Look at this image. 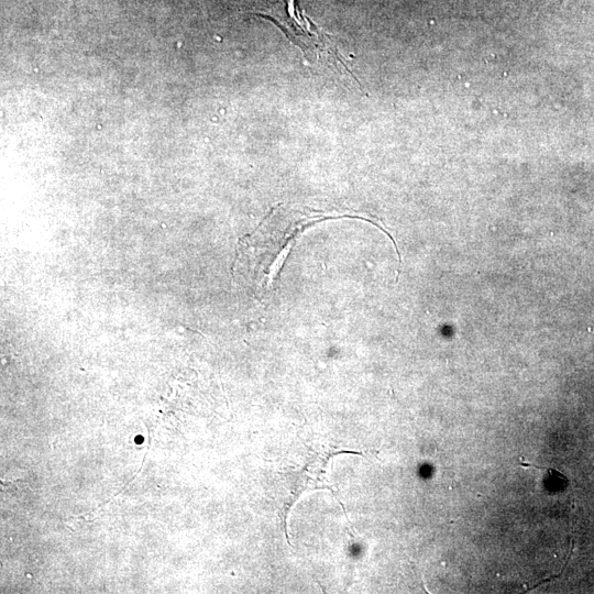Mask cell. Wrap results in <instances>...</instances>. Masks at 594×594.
<instances>
[{
	"instance_id": "obj_1",
	"label": "cell",
	"mask_w": 594,
	"mask_h": 594,
	"mask_svg": "<svg viewBox=\"0 0 594 594\" xmlns=\"http://www.w3.org/2000/svg\"><path fill=\"white\" fill-rule=\"evenodd\" d=\"M345 216L324 215L292 205H279L253 233L239 243L235 273L255 293L266 292L299 235L310 226Z\"/></svg>"
},
{
	"instance_id": "obj_2",
	"label": "cell",
	"mask_w": 594,
	"mask_h": 594,
	"mask_svg": "<svg viewBox=\"0 0 594 594\" xmlns=\"http://www.w3.org/2000/svg\"><path fill=\"white\" fill-rule=\"evenodd\" d=\"M257 14L274 22L288 40L302 51L306 58L324 62L329 67L343 73L360 85L359 79L339 55L330 36L300 11L297 0H285L283 13Z\"/></svg>"
}]
</instances>
